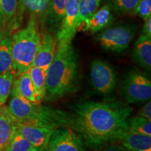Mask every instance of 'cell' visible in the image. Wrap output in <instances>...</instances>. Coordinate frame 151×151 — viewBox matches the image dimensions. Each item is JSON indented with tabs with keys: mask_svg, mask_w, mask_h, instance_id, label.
<instances>
[{
	"mask_svg": "<svg viewBox=\"0 0 151 151\" xmlns=\"http://www.w3.org/2000/svg\"><path fill=\"white\" fill-rule=\"evenodd\" d=\"M72 109L67 113V127L81 136L86 147L94 150L116 142L117 137L128 129L132 112L129 104L114 99L81 101Z\"/></svg>",
	"mask_w": 151,
	"mask_h": 151,
	"instance_id": "obj_1",
	"label": "cell"
},
{
	"mask_svg": "<svg viewBox=\"0 0 151 151\" xmlns=\"http://www.w3.org/2000/svg\"><path fill=\"white\" fill-rule=\"evenodd\" d=\"M78 65L72 44L58 46L53 60L46 71V97L58 99L76 91Z\"/></svg>",
	"mask_w": 151,
	"mask_h": 151,
	"instance_id": "obj_2",
	"label": "cell"
},
{
	"mask_svg": "<svg viewBox=\"0 0 151 151\" xmlns=\"http://www.w3.org/2000/svg\"><path fill=\"white\" fill-rule=\"evenodd\" d=\"M11 94L6 110L13 122L53 129L67 127V113L29 101L20 96L14 87Z\"/></svg>",
	"mask_w": 151,
	"mask_h": 151,
	"instance_id": "obj_3",
	"label": "cell"
},
{
	"mask_svg": "<svg viewBox=\"0 0 151 151\" xmlns=\"http://www.w3.org/2000/svg\"><path fill=\"white\" fill-rule=\"evenodd\" d=\"M37 16L32 15L25 27L11 37V52L15 76L25 72L32 65L41 40Z\"/></svg>",
	"mask_w": 151,
	"mask_h": 151,
	"instance_id": "obj_4",
	"label": "cell"
},
{
	"mask_svg": "<svg viewBox=\"0 0 151 151\" xmlns=\"http://www.w3.org/2000/svg\"><path fill=\"white\" fill-rule=\"evenodd\" d=\"M124 99L129 104L146 102L151 97V81L139 69H132L124 76L120 84Z\"/></svg>",
	"mask_w": 151,
	"mask_h": 151,
	"instance_id": "obj_5",
	"label": "cell"
},
{
	"mask_svg": "<svg viewBox=\"0 0 151 151\" xmlns=\"http://www.w3.org/2000/svg\"><path fill=\"white\" fill-rule=\"evenodd\" d=\"M135 27L119 25L106 29L99 34L97 40L104 49L121 52L126 50L136 35Z\"/></svg>",
	"mask_w": 151,
	"mask_h": 151,
	"instance_id": "obj_6",
	"label": "cell"
},
{
	"mask_svg": "<svg viewBox=\"0 0 151 151\" xmlns=\"http://www.w3.org/2000/svg\"><path fill=\"white\" fill-rule=\"evenodd\" d=\"M90 81L98 93L109 94L116 88L118 78L112 66L103 60H95L90 67Z\"/></svg>",
	"mask_w": 151,
	"mask_h": 151,
	"instance_id": "obj_7",
	"label": "cell"
},
{
	"mask_svg": "<svg viewBox=\"0 0 151 151\" xmlns=\"http://www.w3.org/2000/svg\"><path fill=\"white\" fill-rule=\"evenodd\" d=\"M48 151H86L81 136L69 127L54 129L48 145Z\"/></svg>",
	"mask_w": 151,
	"mask_h": 151,
	"instance_id": "obj_8",
	"label": "cell"
},
{
	"mask_svg": "<svg viewBox=\"0 0 151 151\" xmlns=\"http://www.w3.org/2000/svg\"><path fill=\"white\" fill-rule=\"evenodd\" d=\"M80 0H68L57 35L58 46L71 43L79 28L78 5Z\"/></svg>",
	"mask_w": 151,
	"mask_h": 151,
	"instance_id": "obj_9",
	"label": "cell"
},
{
	"mask_svg": "<svg viewBox=\"0 0 151 151\" xmlns=\"http://www.w3.org/2000/svg\"><path fill=\"white\" fill-rule=\"evenodd\" d=\"M13 124L15 129L20 132L33 147L48 148V142L55 129L53 128L14 122H13Z\"/></svg>",
	"mask_w": 151,
	"mask_h": 151,
	"instance_id": "obj_10",
	"label": "cell"
},
{
	"mask_svg": "<svg viewBox=\"0 0 151 151\" xmlns=\"http://www.w3.org/2000/svg\"><path fill=\"white\" fill-rule=\"evenodd\" d=\"M57 48V37L51 33L43 32L41 34L40 45L34 58L32 66L39 67L43 71H46L53 60Z\"/></svg>",
	"mask_w": 151,
	"mask_h": 151,
	"instance_id": "obj_11",
	"label": "cell"
},
{
	"mask_svg": "<svg viewBox=\"0 0 151 151\" xmlns=\"http://www.w3.org/2000/svg\"><path fill=\"white\" fill-rule=\"evenodd\" d=\"M129 151H151V136L142 134L129 129L120 133L116 141Z\"/></svg>",
	"mask_w": 151,
	"mask_h": 151,
	"instance_id": "obj_12",
	"label": "cell"
},
{
	"mask_svg": "<svg viewBox=\"0 0 151 151\" xmlns=\"http://www.w3.org/2000/svg\"><path fill=\"white\" fill-rule=\"evenodd\" d=\"M114 18L111 13L110 6L106 4L101 7L92 15L89 20L85 23L83 30L94 34L104 29L112 24Z\"/></svg>",
	"mask_w": 151,
	"mask_h": 151,
	"instance_id": "obj_13",
	"label": "cell"
},
{
	"mask_svg": "<svg viewBox=\"0 0 151 151\" xmlns=\"http://www.w3.org/2000/svg\"><path fill=\"white\" fill-rule=\"evenodd\" d=\"M134 58L141 67L147 71L151 69V38L141 35L134 47Z\"/></svg>",
	"mask_w": 151,
	"mask_h": 151,
	"instance_id": "obj_14",
	"label": "cell"
},
{
	"mask_svg": "<svg viewBox=\"0 0 151 151\" xmlns=\"http://www.w3.org/2000/svg\"><path fill=\"white\" fill-rule=\"evenodd\" d=\"M32 83L36 99L41 104L46 97V71L41 68L31 66L27 70Z\"/></svg>",
	"mask_w": 151,
	"mask_h": 151,
	"instance_id": "obj_15",
	"label": "cell"
},
{
	"mask_svg": "<svg viewBox=\"0 0 151 151\" xmlns=\"http://www.w3.org/2000/svg\"><path fill=\"white\" fill-rule=\"evenodd\" d=\"M17 76L18 77L14 79L13 87L16 90L18 94L24 99L29 100L32 102L37 103L32 83L28 71H27Z\"/></svg>",
	"mask_w": 151,
	"mask_h": 151,
	"instance_id": "obj_16",
	"label": "cell"
},
{
	"mask_svg": "<svg viewBox=\"0 0 151 151\" xmlns=\"http://www.w3.org/2000/svg\"><path fill=\"white\" fill-rule=\"evenodd\" d=\"M14 124L6 107L0 108V151H5L13 132Z\"/></svg>",
	"mask_w": 151,
	"mask_h": 151,
	"instance_id": "obj_17",
	"label": "cell"
},
{
	"mask_svg": "<svg viewBox=\"0 0 151 151\" xmlns=\"http://www.w3.org/2000/svg\"><path fill=\"white\" fill-rule=\"evenodd\" d=\"M14 72L13 67L11 38L6 37L0 41V74Z\"/></svg>",
	"mask_w": 151,
	"mask_h": 151,
	"instance_id": "obj_18",
	"label": "cell"
},
{
	"mask_svg": "<svg viewBox=\"0 0 151 151\" xmlns=\"http://www.w3.org/2000/svg\"><path fill=\"white\" fill-rule=\"evenodd\" d=\"M67 2L68 0H50L47 14L50 24L58 25L61 22Z\"/></svg>",
	"mask_w": 151,
	"mask_h": 151,
	"instance_id": "obj_19",
	"label": "cell"
},
{
	"mask_svg": "<svg viewBox=\"0 0 151 151\" xmlns=\"http://www.w3.org/2000/svg\"><path fill=\"white\" fill-rule=\"evenodd\" d=\"M101 0H80L78 5V24H85L99 9Z\"/></svg>",
	"mask_w": 151,
	"mask_h": 151,
	"instance_id": "obj_20",
	"label": "cell"
},
{
	"mask_svg": "<svg viewBox=\"0 0 151 151\" xmlns=\"http://www.w3.org/2000/svg\"><path fill=\"white\" fill-rule=\"evenodd\" d=\"M15 73L0 74V108L4 106L12 91Z\"/></svg>",
	"mask_w": 151,
	"mask_h": 151,
	"instance_id": "obj_21",
	"label": "cell"
},
{
	"mask_svg": "<svg viewBox=\"0 0 151 151\" xmlns=\"http://www.w3.org/2000/svg\"><path fill=\"white\" fill-rule=\"evenodd\" d=\"M32 147L31 143L17 131L14 126L10 140L5 151H29Z\"/></svg>",
	"mask_w": 151,
	"mask_h": 151,
	"instance_id": "obj_22",
	"label": "cell"
},
{
	"mask_svg": "<svg viewBox=\"0 0 151 151\" xmlns=\"http://www.w3.org/2000/svg\"><path fill=\"white\" fill-rule=\"evenodd\" d=\"M18 0H0V22L6 26L16 16Z\"/></svg>",
	"mask_w": 151,
	"mask_h": 151,
	"instance_id": "obj_23",
	"label": "cell"
},
{
	"mask_svg": "<svg viewBox=\"0 0 151 151\" xmlns=\"http://www.w3.org/2000/svg\"><path fill=\"white\" fill-rule=\"evenodd\" d=\"M128 129L137 133L151 136V120L139 116L129 118L127 120Z\"/></svg>",
	"mask_w": 151,
	"mask_h": 151,
	"instance_id": "obj_24",
	"label": "cell"
},
{
	"mask_svg": "<svg viewBox=\"0 0 151 151\" xmlns=\"http://www.w3.org/2000/svg\"><path fill=\"white\" fill-rule=\"evenodd\" d=\"M140 0H109V6L119 14H134Z\"/></svg>",
	"mask_w": 151,
	"mask_h": 151,
	"instance_id": "obj_25",
	"label": "cell"
},
{
	"mask_svg": "<svg viewBox=\"0 0 151 151\" xmlns=\"http://www.w3.org/2000/svg\"><path fill=\"white\" fill-rule=\"evenodd\" d=\"M25 9L32 14L42 16L46 14L50 0H19Z\"/></svg>",
	"mask_w": 151,
	"mask_h": 151,
	"instance_id": "obj_26",
	"label": "cell"
},
{
	"mask_svg": "<svg viewBox=\"0 0 151 151\" xmlns=\"http://www.w3.org/2000/svg\"><path fill=\"white\" fill-rule=\"evenodd\" d=\"M134 14L139 16L143 20L151 17V0H140L138 4Z\"/></svg>",
	"mask_w": 151,
	"mask_h": 151,
	"instance_id": "obj_27",
	"label": "cell"
},
{
	"mask_svg": "<svg viewBox=\"0 0 151 151\" xmlns=\"http://www.w3.org/2000/svg\"><path fill=\"white\" fill-rule=\"evenodd\" d=\"M137 116L142 117L148 120H151V101L150 99L146 101V103L139 109L137 113Z\"/></svg>",
	"mask_w": 151,
	"mask_h": 151,
	"instance_id": "obj_28",
	"label": "cell"
},
{
	"mask_svg": "<svg viewBox=\"0 0 151 151\" xmlns=\"http://www.w3.org/2000/svg\"><path fill=\"white\" fill-rule=\"evenodd\" d=\"M144 21L145 22L142 29V34L151 38V17Z\"/></svg>",
	"mask_w": 151,
	"mask_h": 151,
	"instance_id": "obj_29",
	"label": "cell"
},
{
	"mask_svg": "<svg viewBox=\"0 0 151 151\" xmlns=\"http://www.w3.org/2000/svg\"><path fill=\"white\" fill-rule=\"evenodd\" d=\"M100 151H129L121 144H112L103 148Z\"/></svg>",
	"mask_w": 151,
	"mask_h": 151,
	"instance_id": "obj_30",
	"label": "cell"
},
{
	"mask_svg": "<svg viewBox=\"0 0 151 151\" xmlns=\"http://www.w3.org/2000/svg\"><path fill=\"white\" fill-rule=\"evenodd\" d=\"M29 151H48V148H37V147H32L29 149Z\"/></svg>",
	"mask_w": 151,
	"mask_h": 151,
	"instance_id": "obj_31",
	"label": "cell"
},
{
	"mask_svg": "<svg viewBox=\"0 0 151 151\" xmlns=\"http://www.w3.org/2000/svg\"><path fill=\"white\" fill-rule=\"evenodd\" d=\"M8 29H4V31L1 32V33H0V41H1L4 38L7 37V35H8Z\"/></svg>",
	"mask_w": 151,
	"mask_h": 151,
	"instance_id": "obj_32",
	"label": "cell"
},
{
	"mask_svg": "<svg viewBox=\"0 0 151 151\" xmlns=\"http://www.w3.org/2000/svg\"><path fill=\"white\" fill-rule=\"evenodd\" d=\"M4 27H5L4 24H3L1 22H0V33L5 29Z\"/></svg>",
	"mask_w": 151,
	"mask_h": 151,
	"instance_id": "obj_33",
	"label": "cell"
}]
</instances>
